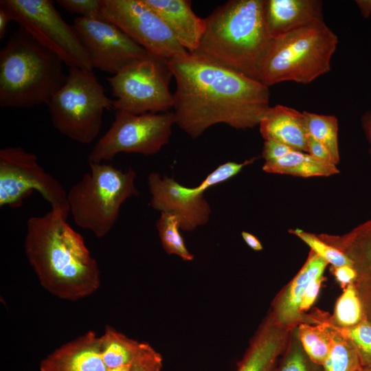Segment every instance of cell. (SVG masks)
Instances as JSON below:
<instances>
[{"label":"cell","mask_w":371,"mask_h":371,"mask_svg":"<svg viewBox=\"0 0 371 371\" xmlns=\"http://www.w3.org/2000/svg\"><path fill=\"white\" fill-rule=\"evenodd\" d=\"M168 67L176 81L175 124L193 138L217 124L252 128L270 107L269 87L197 52Z\"/></svg>","instance_id":"cell-1"},{"label":"cell","mask_w":371,"mask_h":371,"mask_svg":"<svg viewBox=\"0 0 371 371\" xmlns=\"http://www.w3.org/2000/svg\"><path fill=\"white\" fill-rule=\"evenodd\" d=\"M60 212L27 221L24 249L41 285L52 295L76 301L100 286V272L82 236Z\"/></svg>","instance_id":"cell-2"},{"label":"cell","mask_w":371,"mask_h":371,"mask_svg":"<svg viewBox=\"0 0 371 371\" xmlns=\"http://www.w3.org/2000/svg\"><path fill=\"white\" fill-rule=\"evenodd\" d=\"M205 22L194 52L260 81L273 39L265 23L264 0L228 1L215 8Z\"/></svg>","instance_id":"cell-3"},{"label":"cell","mask_w":371,"mask_h":371,"mask_svg":"<svg viewBox=\"0 0 371 371\" xmlns=\"http://www.w3.org/2000/svg\"><path fill=\"white\" fill-rule=\"evenodd\" d=\"M63 64L20 26L0 51V106L31 108L47 104L66 81Z\"/></svg>","instance_id":"cell-4"},{"label":"cell","mask_w":371,"mask_h":371,"mask_svg":"<svg viewBox=\"0 0 371 371\" xmlns=\"http://www.w3.org/2000/svg\"><path fill=\"white\" fill-rule=\"evenodd\" d=\"M337 43L324 19L273 38L260 81L267 87L284 81L308 84L330 70Z\"/></svg>","instance_id":"cell-5"},{"label":"cell","mask_w":371,"mask_h":371,"mask_svg":"<svg viewBox=\"0 0 371 371\" xmlns=\"http://www.w3.org/2000/svg\"><path fill=\"white\" fill-rule=\"evenodd\" d=\"M90 170L67 192V200L76 224L97 237L105 236L117 221L121 205L137 196L135 172H126L111 164L89 163Z\"/></svg>","instance_id":"cell-6"},{"label":"cell","mask_w":371,"mask_h":371,"mask_svg":"<svg viewBox=\"0 0 371 371\" xmlns=\"http://www.w3.org/2000/svg\"><path fill=\"white\" fill-rule=\"evenodd\" d=\"M113 102L92 70L72 67L47 106L52 125L59 133L87 144L98 135L103 113L113 109Z\"/></svg>","instance_id":"cell-7"},{"label":"cell","mask_w":371,"mask_h":371,"mask_svg":"<svg viewBox=\"0 0 371 371\" xmlns=\"http://www.w3.org/2000/svg\"><path fill=\"white\" fill-rule=\"evenodd\" d=\"M172 76L168 60L151 54L130 63L106 78L115 98L113 109L137 115L169 111L173 107Z\"/></svg>","instance_id":"cell-8"},{"label":"cell","mask_w":371,"mask_h":371,"mask_svg":"<svg viewBox=\"0 0 371 371\" xmlns=\"http://www.w3.org/2000/svg\"><path fill=\"white\" fill-rule=\"evenodd\" d=\"M0 6L65 65L92 70L86 49L73 26L69 25L49 0H1Z\"/></svg>","instance_id":"cell-9"},{"label":"cell","mask_w":371,"mask_h":371,"mask_svg":"<svg viewBox=\"0 0 371 371\" xmlns=\"http://www.w3.org/2000/svg\"><path fill=\"white\" fill-rule=\"evenodd\" d=\"M175 124L173 111L133 114L116 111L115 120L88 156L89 163L111 160L120 153H158L169 142Z\"/></svg>","instance_id":"cell-10"},{"label":"cell","mask_w":371,"mask_h":371,"mask_svg":"<svg viewBox=\"0 0 371 371\" xmlns=\"http://www.w3.org/2000/svg\"><path fill=\"white\" fill-rule=\"evenodd\" d=\"M37 191L52 210L67 218V192L60 182L38 164L34 154L19 146L0 150V207L16 208Z\"/></svg>","instance_id":"cell-11"},{"label":"cell","mask_w":371,"mask_h":371,"mask_svg":"<svg viewBox=\"0 0 371 371\" xmlns=\"http://www.w3.org/2000/svg\"><path fill=\"white\" fill-rule=\"evenodd\" d=\"M100 12L153 56L169 60L188 53L144 0H101Z\"/></svg>","instance_id":"cell-12"},{"label":"cell","mask_w":371,"mask_h":371,"mask_svg":"<svg viewBox=\"0 0 371 371\" xmlns=\"http://www.w3.org/2000/svg\"><path fill=\"white\" fill-rule=\"evenodd\" d=\"M92 67L113 74L150 53L122 30L104 19L78 16L72 25Z\"/></svg>","instance_id":"cell-13"},{"label":"cell","mask_w":371,"mask_h":371,"mask_svg":"<svg viewBox=\"0 0 371 371\" xmlns=\"http://www.w3.org/2000/svg\"><path fill=\"white\" fill-rule=\"evenodd\" d=\"M151 194L150 206L161 212L177 214L181 221V229L190 232L207 223L210 206L203 196L206 190L200 183L188 188L166 176L151 172L148 177Z\"/></svg>","instance_id":"cell-14"},{"label":"cell","mask_w":371,"mask_h":371,"mask_svg":"<svg viewBox=\"0 0 371 371\" xmlns=\"http://www.w3.org/2000/svg\"><path fill=\"white\" fill-rule=\"evenodd\" d=\"M328 264L311 251L301 269L279 292L272 303L269 315L277 324L293 330L301 324H310L308 315L300 311L302 299L309 283L315 277L324 274Z\"/></svg>","instance_id":"cell-15"},{"label":"cell","mask_w":371,"mask_h":371,"mask_svg":"<svg viewBox=\"0 0 371 371\" xmlns=\"http://www.w3.org/2000/svg\"><path fill=\"white\" fill-rule=\"evenodd\" d=\"M101 356L100 337L93 331L52 352L40 364L41 371H107Z\"/></svg>","instance_id":"cell-16"},{"label":"cell","mask_w":371,"mask_h":371,"mask_svg":"<svg viewBox=\"0 0 371 371\" xmlns=\"http://www.w3.org/2000/svg\"><path fill=\"white\" fill-rule=\"evenodd\" d=\"M291 332L277 324L269 315L236 371H273L289 344Z\"/></svg>","instance_id":"cell-17"},{"label":"cell","mask_w":371,"mask_h":371,"mask_svg":"<svg viewBox=\"0 0 371 371\" xmlns=\"http://www.w3.org/2000/svg\"><path fill=\"white\" fill-rule=\"evenodd\" d=\"M164 21L179 44L188 52L199 47L205 26V19L192 10L188 0H144Z\"/></svg>","instance_id":"cell-18"},{"label":"cell","mask_w":371,"mask_h":371,"mask_svg":"<svg viewBox=\"0 0 371 371\" xmlns=\"http://www.w3.org/2000/svg\"><path fill=\"white\" fill-rule=\"evenodd\" d=\"M264 19L273 38L324 19L319 0H264Z\"/></svg>","instance_id":"cell-19"},{"label":"cell","mask_w":371,"mask_h":371,"mask_svg":"<svg viewBox=\"0 0 371 371\" xmlns=\"http://www.w3.org/2000/svg\"><path fill=\"white\" fill-rule=\"evenodd\" d=\"M259 127L265 141L273 140L307 153V131L303 112L281 104L270 106Z\"/></svg>","instance_id":"cell-20"},{"label":"cell","mask_w":371,"mask_h":371,"mask_svg":"<svg viewBox=\"0 0 371 371\" xmlns=\"http://www.w3.org/2000/svg\"><path fill=\"white\" fill-rule=\"evenodd\" d=\"M318 236L351 260L357 280L371 281V218L344 235L322 234Z\"/></svg>","instance_id":"cell-21"},{"label":"cell","mask_w":371,"mask_h":371,"mask_svg":"<svg viewBox=\"0 0 371 371\" xmlns=\"http://www.w3.org/2000/svg\"><path fill=\"white\" fill-rule=\"evenodd\" d=\"M262 170L268 173L302 177H328L339 172L336 165L322 161L307 153L294 149L280 158L265 161Z\"/></svg>","instance_id":"cell-22"},{"label":"cell","mask_w":371,"mask_h":371,"mask_svg":"<svg viewBox=\"0 0 371 371\" xmlns=\"http://www.w3.org/2000/svg\"><path fill=\"white\" fill-rule=\"evenodd\" d=\"M308 316L310 323L322 325L330 337V348L322 366L324 371H357L361 367V363L351 341L324 320L318 309L308 314Z\"/></svg>","instance_id":"cell-23"},{"label":"cell","mask_w":371,"mask_h":371,"mask_svg":"<svg viewBox=\"0 0 371 371\" xmlns=\"http://www.w3.org/2000/svg\"><path fill=\"white\" fill-rule=\"evenodd\" d=\"M141 344L106 326L100 336L101 356L105 366L108 369H113L130 365Z\"/></svg>","instance_id":"cell-24"},{"label":"cell","mask_w":371,"mask_h":371,"mask_svg":"<svg viewBox=\"0 0 371 371\" xmlns=\"http://www.w3.org/2000/svg\"><path fill=\"white\" fill-rule=\"evenodd\" d=\"M303 113L307 133L326 147L337 165L339 161L337 117L308 111Z\"/></svg>","instance_id":"cell-25"},{"label":"cell","mask_w":371,"mask_h":371,"mask_svg":"<svg viewBox=\"0 0 371 371\" xmlns=\"http://www.w3.org/2000/svg\"><path fill=\"white\" fill-rule=\"evenodd\" d=\"M325 318L340 328L355 326L366 319L355 283L349 284L336 302L332 315L325 313Z\"/></svg>","instance_id":"cell-26"},{"label":"cell","mask_w":371,"mask_h":371,"mask_svg":"<svg viewBox=\"0 0 371 371\" xmlns=\"http://www.w3.org/2000/svg\"><path fill=\"white\" fill-rule=\"evenodd\" d=\"M156 226L162 247L168 254L177 255L186 261L194 259L179 232L181 221L177 214L161 212Z\"/></svg>","instance_id":"cell-27"},{"label":"cell","mask_w":371,"mask_h":371,"mask_svg":"<svg viewBox=\"0 0 371 371\" xmlns=\"http://www.w3.org/2000/svg\"><path fill=\"white\" fill-rule=\"evenodd\" d=\"M302 348L314 363L322 366L330 348V340L326 329L320 324L303 323L297 327Z\"/></svg>","instance_id":"cell-28"},{"label":"cell","mask_w":371,"mask_h":371,"mask_svg":"<svg viewBox=\"0 0 371 371\" xmlns=\"http://www.w3.org/2000/svg\"><path fill=\"white\" fill-rule=\"evenodd\" d=\"M318 311L324 320L351 341L358 353L361 366L371 370V324L364 319L355 326L340 328L328 322L324 312Z\"/></svg>","instance_id":"cell-29"},{"label":"cell","mask_w":371,"mask_h":371,"mask_svg":"<svg viewBox=\"0 0 371 371\" xmlns=\"http://www.w3.org/2000/svg\"><path fill=\"white\" fill-rule=\"evenodd\" d=\"M320 367L304 352L296 328L292 330L289 344L273 371H321Z\"/></svg>","instance_id":"cell-30"},{"label":"cell","mask_w":371,"mask_h":371,"mask_svg":"<svg viewBox=\"0 0 371 371\" xmlns=\"http://www.w3.org/2000/svg\"><path fill=\"white\" fill-rule=\"evenodd\" d=\"M289 232L303 240L313 251L331 264L332 267L352 266L351 260L346 255L322 240L318 236L297 228L289 229Z\"/></svg>","instance_id":"cell-31"},{"label":"cell","mask_w":371,"mask_h":371,"mask_svg":"<svg viewBox=\"0 0 371 371\" xmlns=\"http://www.w3.org/2000/svg\"><path fill=\"white\" fill-rule=\"evenodd\" d=\"M162 365L161 355L148 344L142 342L128 371H161Z\"/></svg>","instance_id":"cell-32"},{"label":"cell","mask_w":371,"mask_h":371,"mask_svg":"<svg viewBox=\"0 0 371 371\" xmlns=\"http://www.w3.org/2000/svg\"><path fill=\"white\" fill-rule=\"evenodd\" d=\"M67 11L82 17L101 19V0H58Z\"/></svg>","instance_id":"cell-33"},{"label":"cell","mask_w":371,"mask_h":371,"mask_svg":"<svg viewBox=\"0 0 371 371\" xmlns=\"http://www.w3.org/2000/svg\"><path fill=\"white\" fill-rule=\"evenodd\" d=\"M354 283L365 318L371 324V281L356 280Z\"/></svg>","instance_id":"cell-34"},{"label":"cell","mask_w":371,"mask_h":371,"mask_svg":"<svg viewBox=\"0 0 371 371\" xmlns=\"http://www.w3.org/2000/svg\"><path fill=\"white\" fill-rule=\"evenodd\" d=\"M324 277L319 275L315 277L308 285L302 299L300 311L302 313H305L314 302L315 301L319 291L322 283L324 280Z\"/></svg>","instance_id":"cell-35"},{"label":"cell","mask_w":371,"mask_h":371,"mask_svg":"<svg viewBox=\"0 0 371 371\" xmlns=\"http://www.w3.org/2000/svg\"><path fill=\"white\" fill-rule=\"evenodd\" d=\"M306 146L307 153L314 158L336 165L326 147L308 133Z\"/></svg>","instance_id":"cell-36"},{"label":"cell","mask_w":371,"mask_h":371,"mask_svg":"<svg viewBox=\"0 0 371 371\" xmlns=\"http://www.w3.org/2000/svg\"><path fill=\"white\" fill-rule=\"evenodd\" d=\"M293 148L281 143L265 140L262 147V157L265 161L276 159L288 153Z\"/></svg>","instance_id":"cell-37"},{"label":"cell","mask_w":371,"mask_h":371,"mask_svg":"<svg viewBox=\"0 0 371 371\" xmlns=\"http://www.w3.org/2000/svg\"><path fill=\"white\" fill-rule=\"evenodd\" d=\"M331 271L342 289H345L349 284L355 282L357 279V273L352 266L344 265L341 267H332Z\"/></svg>","instance_id":"cell-38"},{"label":"cell","mask_w":371,"mask_h":371,"mask_svg":"<svg viewBox=\"0 0 371 371\" xmlns=\"http://www.w3.org/2000/svg\"><path fill=\"white\" fill-rule=\"evenodd\" d=\"M361 124L367 140L370 144L369 153L371 155V110L363 115L361 117Z\"/></svg>","instance_id":"cell-39"},{"label":"cell","mask_w":371,"mask_h":371,"mask_svg":"<svg viewBox=\"0 0 371 371\" xmlns=\"http://www.w3.org/2000/svg\"><path fill=\"white\" fill-rule=\"evenodd\" d=\"M242 237L247 245L255 251H261L263 247L260 240L252 234L247 232H242Z\"/></svg>","instance_id":"cell-40"},{"label":"cell","mask_w":371,"mask_h":371,"mask_svg":"<svg viewBox=\"0 0 371 371\" xmlns=\"http://www.w3.org/2000/svg\"><path fill=\"white\" fill-rule=\"evenodd\" d=\"M12 21L8 12L0 6V39L4 38L7 27L10 21Z\"/></svg>","instance_id":"cell-41"},{"label":"cell","mask_w":371,"mask_h":371,"mask_svg":"<svg viewBox=\"0 0 371 371\" xmlns=\"http://www.w3.org/2000/svg\"><path fill=\"white\" fill-rule=\"evenodd\" d=\"M361 15L368 19L371 14V0H357L355 1Z\"/></svg>","instance_id":"cell-42"},{"label":"cell","mask_w":371,"mask_h":371,"mask_svg":"<svg viewBox=\"0 0 371 371\" xmlns=\"http://www.w3.org/2000/svg\"><path fill=\"white\" fill-rule=\"evenodd\" d=\"M357 371H371V370L361 366Z\"/></svg>","instance_id":"cell-43"}]
</instances>
